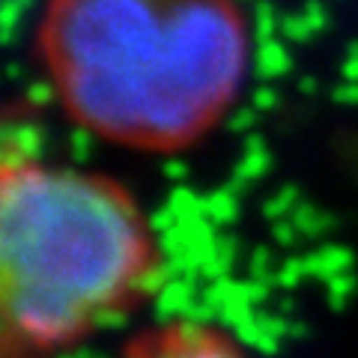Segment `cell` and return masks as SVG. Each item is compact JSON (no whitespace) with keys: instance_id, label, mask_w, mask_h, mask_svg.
Returning a JSON list of instances; mask_svg holds the SVG:
<instances>
[{"instance_id":"6da1fadb","label":"cell","mask_w":358,"mask_h":358,"mask_svg":"<svg viewBox=\"0 0 358 358\" xmlns=\"http://www.w3.org/2000/svg\"><path fill=\"white\" fill-rule=\"evenodd\" d=\"M42 42L78 126L143 147H185L245 69L224 0H54Z\"/></svg>"},{"instance_id":"7a4b0ae2","label":"cell","mask_w":358,"mask_h":358,"mask_svg":"<svg viewBox=\"0 0 358 358\" xmlns=\"http://www.w3.org/2000/svg\"><path fill=\"white\" fill-rule=\"evenodd\" d=\"M147 230L108 179L3 164L0 284L6 338L51 350L141 296Z\"/></svg>"},{"instance_id":"3957f363","label":"cell","mask_w":358,"mask_h":358,"mask_svg":"<svg viewBox=\"0 0 358 358\" xmlns=\"http://www.w3.org/2000/svg\"><path fill=\"white\" fill-rule=\"evenodd\" d=\"M129 358H239V352L203 322L182 320L159 334L141 338L131 346Z\"/></svg>"},{"instance_id":"277c9868","label":"cell","mask_w":358,"mask_h":358,"mask_svg":"<svg viewBox=\"0 0 358 358\" xmlns=\"http://www.w3.org/2000/svg\"><path fill=\"white\" fill-rule=\"evenodd\" d=\"M3 164H33L42 152L45 131L36 122H6L3 126Z\"/></svg>"},{"instance_id":"5b68a950","label":"cell","mask_w":358,"mask_h":358,"mask_svg":"<svg viewBox=\"0 0 358 358\" xmlns=\"http://www.w3.org/2000/svg\"><path fill=\"white\" fill-rule=\"evenodd\" d=\"M268 164H272V155H268V147H266L263 134H248V138H245L242 159L236 164V171H233L230 182L224 185V188H230L233 194H242L245 188H248V182L260 179L268 171Z\"/></svg>"},{"instance_id":"8992f818","label":"cell","mask_w":358,"mask_h":358,"mask_svg":"<svg viewBox=\"0 0 358 358\" xmlns=\"http://www.w3.org/2000/svg\"><path fill=\"white\" fill-rule=\"evenodd\" d=\"M350 266H352V251L346 245H322V248L305 257L308 275L322 278V281H334V278L346 275Z\"/></svg>"},{"instance_id":"52a82bcc","label":"cell","mask_w":358,"mask_h":358,"mask_svg":"<svg viewBox=\"0 0 358 358\" xmlns=\"http://www.w3.org/2000/svg\"><path fill=\"white\" fill-rule=\"evenodd\" d=\"M254 66H257V75H260L263 81H268V78L287 75L289 66H293V57H289L287 45H281L278 39H268V42H257Z\"/></svg>"},{"instance_id":"ba28073f","label":"cell","mask_w":358,"mask_h":358,"mask_svg":"<svg viewBox=\"0 0 358 358\" xmlns=\"http://www.w3.org/2000/svg\"><path fill=\"white\" fill-rule=\"evenodd\" d=\"M289 221L296 224V230L301 233V236H310V239L326 236V233L334 227V218L329 215L326 209H320L313 203H299L296 212L289 215Z\"/></svg>"},{"instance_id":"9c48e42d","label":"cell","mask_w":358,"mask_h":358,"mask_svg":"<svg viewBox=\"0 0 358 358\" xmlns=\"http://www.w3.org/2000/svg\"><path fill=\"white\" fill-rule=\"evenodd\" d=\"M203 215L221 227V224H230L239 218V197L230 192V188H218V192H212L203 197Z\"/></svg>"},{"instance_id":"30bf717a","label":"cell","mask_w":358,"mask_h":358,"mask_svg":"<svg viewBox=\"0 0 358 358\" xmlns=\"http://www.w3.org/2000/svg\"><path fill=\"white\" fill-rule=\"evenodd\" d=\"M167 206L176 215L179 224H188V221H197V218H206L203 215V197L194 194L192 188L185 185H176L171 192V200H167Z\"/></svg>"},{"instance_id":"8fae6325","label":"cell","mask_w":358,"mask_h":358,"mask_svg":"<svg viewBox=\"0 0 358 358\" xmlns=\"http://www.w3.org/2000/svg\"><path fill=\"white\" fill-rule=\"evenodd\" d=\"M192 296H194L192 281H188V278H176V281H171V284L162 289V296H159V310H162V313H185L188 308L194 305Z\"/></svg>"},{"instance_id":"7c38bea8","label":"cell","mask_w":358,"mask_h":358,"mask_svg":"<svg viewBox=\"0 0 358 358\" xmlns=\"http://www.w3.org/2000/svg\"><path fill=\"white\" fill-rule=\"evenodd\" d=\"M33 0H3L0 3V42L3 45H13L15 39V30L21 24V18L30 13Z\"/></svg>"},{"instance_id":"4fadbf2b","label":"cell","mask_w":358,"mask_h":358,"mask_svg":"<svg viewBox=\"0 0 358 358\" xmlns=\"http://www.w3.org/2000/svg\"><path fill=\"white\" fill-rule=\"evenodd\" d=\"M296 206H299V188L296 185H284L263 203V215L272 218V224H275V221H284V218L293 215Z\"/></svg>"},{"instance_id":"5bb4252c","label":"cell","mask_w":358,"mask_h":358,"mask_svg":"<svg viewBox=\"0 0 358 358\" xmlns=\"http://www.w3.org/2000/svg\"><path fill=\"white\" fill-rule=\"evenodd\" d=\"M275 30H281V15L268 0H257L254 6V36L257 42L275 39Z\"/></svg>"},{"instance_id":"9a60e30c","label":"cell","mask_w":358,"mask_h":358,"mask_svg":"<svg viewBox=\"0 0 358 358\" xmlns=\"http://www.w3.org/2000/svg\"><path fill=\"white\" fill-rule=\"evenodd\" d=\"M281 33L287 36V42H296V45H305V42H310L313 36H317L313 27H310V21L301 13L281 15Z\"/></svg>"},{"instance_id":"2e32d148","label":"cell","mask_w":358,"mask_h":358,"mask_svg":"<svg viewBox=\"0 0 358 358\" xmlns=\"http://www.w3.org/2000/svg\"><path fill=\"white\" fill-rule=\"evenodd\" d=\"M69 150H72V162L84 164L90 159V150H93V134H90L87 126H75L69 131Z\"/></svg>"},{"instance_id":"e0dca14e","label":"cell","mask_w":358,"mask_h":358,"mask_svg":"<svg viewBox=\"0 0 358 358\" xmlns=\"http://www.w3.org/2000/svg\"><path fill=\"white\" fill-rule=\"evenodd\" d=\"M301 275H308L305 257H293V260H287L281 268H278L275 284H281V287H296V284L301 281Z\"/></svg>"},{"instance_id":"ac0fdd59","label":"cell","mask_w":358,"mask_h":358,"mask_svg":"<svg viewBox=\"0 0 358 358\" xmlns=\"http://www.w3.org/2000/svg\"><path fill=\"white\" fill-rule=\"evenodd\" d=\"M54 84H48V81H33V84H27V90H24V99L33 105V108H45V105H51L54 102Z\"/></svg>"},{"instance_id":"d6986e66","label":"cell","mask_w":358,"mask_h":358,"mask_svg":"<svg viewBox=\"0 0 358 358\" xmlns=\"http://www.w3.org/2000/svg\"><path fill=\"white\" fill-rule=\"evenodd\" d=\"M352 289H355V278L350 272L334 278V281H329V301L334 308H343V301H346V296H350Z\"/></svg>"},{"instance_id":"ffe728a7","label":"cell","mask_w":358,"mask_h":358,"mask_svg":"<svg viewBox=\"0 0 358 358\" xmlns=\"http://www.w3.org/2000/svg\"><path fill=\"white\" fill-rule=\"evenodd\" d=\"M176 224H179V221H176V215H173V212H171V206H167V203H164V206H159V209H155V212H152V215H150V221H147V227H150L152 233H159V236H164V233H167V230H173V227H176Z\"/></svg>"},{"instance_id":"44dd1931","label":"cell","mask_w":358,"mask_h":358,"mask_svg":"<svg viewBox=\"0 0 358 358\" xmlns=\"http://www.w3.org/2000/svg\"><path fill=\"white\" fill-rule=\"evenodd\" d=\"M257 126V110L254 108H239L236 114L227 120V129L236 134H251V129Z\"/></svg>"},{"instance_id":"7402d4cb","label":"cell","mask_w":358,"mask_h":358,"mask_svg":"<svg viewBox=\"0 0 358 358\" xmlns=\"http://www.w3.org/2000/svg\"><path fill=\"white\" fill-rule=\"evenodd\" d=\"M278 105V90L275 87H268V84H260L251 93V108L260 114V110H272Z\"/></svg>"},{"instance_id":"603a6c76","label":"cell","mask_w":358,"mask_h":358,"mask_svg":"<svg viewBox=\"0 0 358 358\" xmlns=\"http://www.w3.org/2000/svg\"><path fill=\"white\" fill-rule=\"evenodd\" d=\"M301 15H305V18L310 21L313 33L326 30V24H329V13H326V6H322L320 0H308V3H305V9H301Z\"/></svg>"},{"instance_id":"cb8c5ba5","label":"cell","mask_w":358,"mask_h":358,"mask_svg":"<svg viewBox=\"0 0 358 358\" xmlns=\"http://www.w3.org/2000/svg\"><path fill=\"white\" fill-rule=\"evenodd\" d=\"M272 236H275V242L278 245H296V239H299V230H296V224L289 221V218H284V221H275L272 224Z\"/></svg>"},{"instance_id":"d4e9b609","label":"cell","mask_w":358,"mask_h":358,"mask_svg":"<svg viewBox=\"0 0 358 358\" xmlns=\"http://www.w3.org/2000/svg\"><path fill=\"white\" fill-rule=\"evenodd\" d=\"M341 75H343V81L358 84V42H350V48H346V57L341 63Z\"/></svg>"},{"instance_id":"484cf974","label":"cell","mask_w":358,"mask_h":358,"mask_svg":"<svg viewBox=\"0 0 358 358\" xmlns=\"http://www.w3.org/2000/svg\"><path fill=\"white\" fill-rule=\"evenodd\" d=\"M331 99H334V105H358V84H350V81H343L331 90Z\"/></svg>"},{"instance_id":"4316f807","label":"cell","mask_w":358,"mask_h":358,"mask_svg":"<svg viewBox=\"0 0 358 358\" xmlns=\"http://www.w3.org/2000/svg\"><path fill=\"white\" fill-rule=\"evenodd\" d=\"M162 173L171 179V182H182V179L188 176V167H185V162H179V159H167L164 167H162Z\"/></svg>"},{"instance_id":"83f0119b","label":"cell","mask_w":358,"mask_h":358,"mask_svg":"<svg viewBox=\"0 0 358 358\" xmlns=\"http://www.w3.org/2000/svg\"><path fill=\"white\" fill-rule=\"evenodd\" d=\"M299 90L305 96H313L320 90V81H317V78H310V75H305V78H299Z\"/></svg>"},{"instance_id":"f1b7e54d","label":"cell","mask_w":358,"mask_h":358,"mask_svg":"<svg viewBox=\"0 0 358 358\" xmlns=\"http://www.w3.org/2000/svg\"><path fill=\"white\" fill-rule=\"evenodd\" d=\"M6 75H9V78H18V75H21V66H18V63H9V66H6Z\"/></svg>"}]
</instances>
